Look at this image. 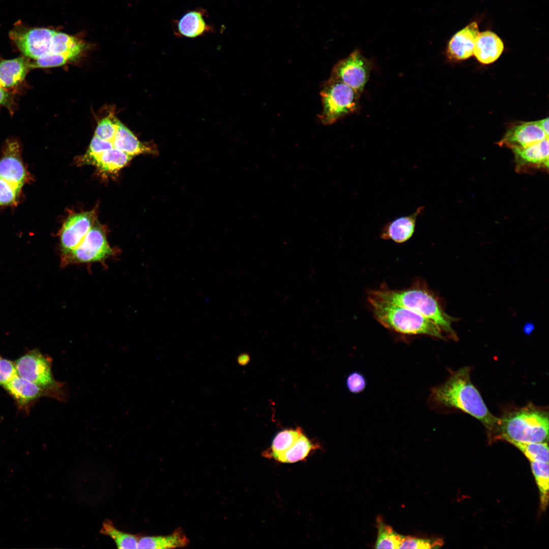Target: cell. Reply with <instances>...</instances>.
Listing matches in <instances>:
<instances>
[{
	"instance_id": "40",
	"label": "cell",
	"mask_w": 549,
	"mask_h": 549,
	"mask_svg": "<svg viewBox=\"0 0 549 549\" xmlns=\"http://www.w3.org/2000/svg\"><path fill=\"white\" fill-rule=\"evenodd\" d=\"M533 324L530 323L526 324L525 328V331H530L531 330H532L533 328Z\"/></svg>"
},
{
	"instance_id": "24",
	"label": "cell",
	"mask_w": 549,
	"mask_h": 549,
	"mask_svg": "<svg viewBox=\"0 0 549 549\" xmlns=\"http://www.w3.org/2000/svg\"><path fill=\"white\" fill-rule=\"evenodd\" d=\"M314 445L302 433L287 450L273 459L283 463H293L304 460L314 449Z\"/></svg>"
},
{
	"instance_id": "14",
	"label": "cell",
	"mask_w": 549,
	"mask_h": 549,
	"mask_svg": "<svg viewBox=\"0 0 549 549\" xmlns=\"http://www.w3.org/2000/svg\"><path fill=\"white\" fill-rule=\"evenodd\" d=\"M517 171L548 167V138L524 148H513Z\"/></svg>"
},
{
	"instance_id": "37",
	"label": "cell",
	"mask_w": 549,
	"mask_h": 549,
	"mask_svg": "<svg viewBox=\"0 0 549 549\" xmlns=\"http://www.w3.org/2000/svg\"><path fill=\"white\" fill-rule=\"evenodd\" d=\"M9 100L10 97L8 92L0 86V105L7 104Z\"/></svg>"
},
{
	"instance_id": "9",
	"label": "cell",
	"mask_w": 549,
	"mask_h": 549,
	"mask_svg": "<svg viewBox=\"0 0 549 549\" xmlns=\"http://www.w3.org/2000/svg\"><path fill=\"white\" fill-rule=\"evenodd\" d=\"M55 32L46 28L20 26L12 29L9 37L25 57L36 59L48 51Z\"/></svg>"
},
{
	"instance_id": "12",
	"label": "cell",
	"mask_w": 549,
	"mask_h": 549,
	"mask_svg": "<svg viewBox=\"0 0 549 549\" xmlns=\"http://www.w3.org/2000/svg\"><path fill=\"white\" fill-rule=\"evenodd\" d=\"M3 388L14 400L17 407L28 412L30 408L43 396L55 398L49 390L30 382L18 375L15 376Z\"/></svg>"
},
{
	"instance_id": "26",
	"label": "cell",
	"mask_w": 549,
	"mask_h": 549,
	"mask_svg": "<svg viewBox=\"0 0 549 549\" xmlns=\"http://www.w3.org/2000/svg\"><path fill=\"white\" fill-rule=\"evenodd\" d=\"M378 535L375 544L376 548H399L402 535L397 533L392 528L386 524L380 516L376 520Z\"/></svg>"
},
{
	"instance_id": "21",
	"label": "cell",
	"mask_w": 549,
	"mask_h": 549,
	"mask_svg": "<svg viewBox=\"0 0 549 549\" xmlns=\"http://www.w3.org/2000/svg\"><path fill=\"white\" fill-rule=\"evenodd\" d=\"M189 542L183 530L178 528L166 536L139 537L137 548H173L186 546Z\"/></svg>"
},
{
	"instance_id": "36",
	"label": "cell",
	"mask_w": 549,
	"mask_h": 549,
	"mask_svg": "<svg viewBox=\"0 0 549 549\" xmlns=\"http://www.w3.org/2000/svg\"><path fill=\"white\" fill-rule=\"evenodd\" d=\"M346 385L348 390L353 393L362 392L365 388L367 381L364 376L357 372L351 373L346 379Z\"/></svg>"
},
{
	"instance_id": "18",
	"label": "cell",
	"mask_w": 549,
	"mask_h": 549,
	"mask_svg": "<svg viewBox=\"0 0 549 549\" xmlns=\"http://www.w3.org/2000/svg\"><path fill=\"white\" fill-rule=\"evenodd\" d=\"M504 50V44L495 33L486 30L479 33L476 38L473 54L483 64L496 61Z\"/></svg>"
},
{
	"instance_id": "2",
	"label": "cell",
	"mask_w": 549,
	"mask_h": 549,
	"mask_svg": "<svg viewBox=\"0 0 549 549\" xmlns=\"http://www.w3.org/2000/svg\"><path fill=\"white\" fill-rule=\"evenodd\" d=\"M370 295L412 310L434 322L449 338L458 339L451 326L457 318L446 314L435 295L423 285L403 290L382 288L371 291Z\"/></svg>"
},
{
	"instance_id": "3",
	"label": "cell",
	"mask_w": 549,
	"mask_h": 549,
	"mask_svg": "<svg viewBox=\"0 0 549 549\" xmlns=\"http://www.w3.org/2000/svg\"><path fill=\"white\" fill-rule=\"evenodd\" d=\"M368 301L377 320L391 330L404 334H424L444 338L442 331L434 322L412 310L370 295Z\"/></svg>"
},
{
	"instance_id": "20",
	"label": "cell",
	"mask_w": 549,
	"mask_h": 549,
	"mask_svg": "<svg viewBox=\"0 0 549 549\" xmlns=\"http://www.w3.org/2000/svg\"><path fill=\"white\" fill-rule=\"evenodd\" d=\"M31 63L26 57L0 59V86L9 88L16 86L25 78Z\"/></svg>"
},
{
	"instance_id": "22",
	"label": "cell",
	"mask_w": 549,
	"mask_h": 549,
	"mask_svg": "<svg viewBox=\"0 0 549 549\" xmlns=\"http://www.w3.org/2000/svg\"><path fill=\"white\" fill-rule=\"evenodd\" d=\"M84 45L77 38L68 34L55 32L48 52L62 54L70 61L76 59L82 52Z\"/></svg>"
},
{
	"instance_id": "17",
	"label": "cell",
	"mask_w": 549,
	"mask_h": 549,
	"mask_svg": "<svg viewBox=\"0 0 549 549\" xmlns=\"http://www.w3.org/2000/svg\"><path fill=\"white\" fill-rule=\"evenodd\" d=\"M112 142L114 148L133 157L141 154L156 155L158 154L155 144L140 141L135 135L119 120L116 133Z\"/></svg>"
},
{
	"instance_id": "10",
	"label": "cell",
	"mask_w": 549,
	"mask_h": 549,
	"mask_svg": "<svg viewBox=\"0 0 549 549\" xmlns=\"http://www.w3.org/2000/svg\"><path fill=\"white\" fill-rule=\"evenodd\" d=\"M94 210L75 214L64 223L60 235L62 259L70 254L82 241L94 223Z\"/></svg>"
},
{
	"instance_id": "25",
	"label": "cell",
	"mask_w": 549,
	"mask_h": 549,
	"mask_svg": "<svg viewBox=\"0 0 549 549\" xmlns=\"http://www.w3.org/2000/svg\"><path fill=\"white\" fill-rule=\"evenodd\" d=\"M530 462L539 491L541 508L544 510L548 502V463L534 461Z\"/></svg>"
},
{
	"instance_id": "32",
	"label": "cell",
	"mask_w": 549,
	"mask_h": 549,
	"mask_svg": "<svg viewBox=\"0 0 549 549\" xmlns=\"http://www.w3.org/2000/svg\"><path fill=\"white\" fill-rule=\"evenodd\" d=\"M118 120L110 115L101 119L97 125L95 135L103 140L112 142L116 133Z\"/></svg>"
},
{
	"instance_id": "34",
	"label": "cell",
	"mask_w": 549,
	"mask_h": 549,
	"mask_svg": "<svg viewBox=\"0 0 549 549\" xmlns=\"http://www.w3.org/2000/svg\"><path fill=\"white\" fill-rule=\"evenodd\" d=\"M31 63V68H48L62 66L70 61L65 56L49 52L43 54Z\"/></svg>"
},
{
	"instance_id": "16",
	"label": "cell",
	"mask_w": 549,
	"mask_h": 549,
	"mask_svg": "<svg viewBox=\"0 0 549 549\" xmlns=\"http://www.w3.org/2000/svg\"><path fill=\"white\" fill-rule=\"evenodd\" d=\"M423 209V206L419 207L411 215L400 217L387 222L381 229L380 237L399 243L407 241L413 235L417 217Z\"/></svg>"
},
{
	"instance_id": "13",
	"label": "cell",
	"mask_w": 549,
	"mask_h": 549,
	"mask_svg": "<svg viewBox=\"0 0 549 549\" xmlns=\"http://www.w3.org/2000/svg\"><path fill=\"white\" fill-rule=\"evenodd\" d=\"M548 138L537 121L523 123L511 128L500 141L501 146L524 148Z\"/></svg>"
},
{
	"instance_id": "30",
	"label": "cell",
	"mask_w": 549,
	"mask_h": 549,
	"mask_svg": "<svg viewBox=\"0 0 549 549\" xmlns=\"http://www.w3.org/2000/svg\"><path fill=\"white\" fill-rule=\"evenodd\" d=\"M114 147L112 142L96 136L93 138L86 153L80 159L81 165H94L98 157L105 150Z\"/></svg>"
},
{
	"instance_id": "4",
	"label": "cell",
	"mask_w": 549,
	"mask_h": 549,
	"mask_svg": "<svg viewBox=\"0 0 549 549\" xmlns=\"http://www.w3.org/2000/svg\"><path fill=\"white\" fill-rule=\"evenodd\" d=\"M548 415L534 405L508 412L499 418L501 438L524 443L544 442L548 439Z\"/></svg>"
},
{
	"instance_id": "7",
	"label": "cell",
	"mask_w": 549,
	"mask_h": 549,
	"mask_svg": "<svg viewBox=\"0 0 549 549\" xmlns=\"http://www.w3.org/2000/svg\"><path fill=\"white\" fill-rule=\"evenodd\" d=\"M113 253L104 230L95 223L80 244L70 254L62 259V264L101 261Z\"/></svg>"
},
{
	"instance_id": "31",
	"label": "cell",
	"mask_w": 549,
	"mask_h": 549,
	"mask_svg": "<svg viewBox=\"0 0 549 549\" xmlns=\"http://www.w3.org/2000/svg\"><path fill=\"white\" fill-rule=\"evenodd\" d=\"M442 544V540L440 539H433L402 535L399 548H432L438 547Z\"/></svg>"
},
{
	"instance_id": "27",
	"label": "cell",
	"mask_w": 549,
	"mask_h": 549,
	"mask_svg": "<svg viewBox=\"0 0 549 549\" xmlns=\"http://www.w3.org/2000/svg\"><path fill=\"white\" fill-rule=\"evenodd\" d=\"M301 434V430L298 428L279 432L273 440L270 450L264 452V456L274 459L289 449Z\"/></svg>"
},
{
	"instance_id": "1",
	"label": "cell",
	"mask_w": 549,
	"mask_h": 549,
	"mask_svg": "<svg viewBox=\"0 0 549 549\" xmlns=\"http://www.w3.org/2000/svg\"><path fill=\"white\" fill-rule=\"evenodd\" d=\"M470 368L451 372L447 380L432 389L428 399L433 408L459 409L479 420L488 430H498L499 418L487 409L477 389L472 383Z\"/></svg>"
},
{
	"instance_id": "29",
	"label": "cell",
	"mask_w": 549,
	"mask_h": 549,
	"mask_svg": "<svg viewBox=\"0 0 549 549\" xmlns=\"http://www.w3.org/2000/svg\"><path fill=\"white\" fill-rule=\"evenodd\" d=\"M505 440L518 448L529 461L548 463V447L546 442L524 443L510 439Z\"/></svg>"
},
{
	"instance_id": "41",
	"label": "cell",
	"mask_w": 549,
	"mask_h": 549,
	"mask_svg": "<svg viewBox=\"0 0 549 549\" xmlns=\"http://www.w3.org/2000/svg\"><path fill=\"white\" fill-rule=\"evenodd\" d=\"M1 358V356H0V358Z\"/></svg>"
},
{
	"instance_id": "38",
	"label": "cell",
	"mask_w": 549,
	"mask_h": 549,
	"mask_svg": "<svg viewBox=\"0 0 549 549\" xmlns=\"http://www.w3.org/2000/svg\"><path fill=\"white\" fill-rule=\"evenodd\" d=\"M537 122L544 131L546 135L548 136V118H546L537 121Z\"/></svg>"
},
{
	"instance_id": "5",
	"label": "cell",
	"mask_w": 549,
	"mask_h": 549,
	"mask_svg": "<svg viewBox=\"0 0 549 549\" xmlns=\"http://www.w3.org/2000/svg\"><path fill=\"white\" fill-rule=\"evenodd\" d=\"M323 110L320 116L325 125H330L353 113L358 106L360 95L351 87L338 80L330 79L320 93Z\"/></svg>"
},
{
	"instance_id": "6",
	"label": "cell",
	"mask_w": 549,
	"mask_h": 549,
	"mask_svg": "<svg viewBox=\"0 0 549 549\" xmlns=\"http://www.w3.org/2000/svg\"><path fill=\"white\" fill-rule=\"evenodd\" d=\"M18 375L51 391L55 398H61L60 384L53 378L52 360L39 350H32L15 362Z\"/></svg>"
},
{
	"instance_id": "15",
	"label": "cell",
	"mask_w": 549,
	"mask_h": 549,
	"mask_svg": "<svg viewBox=\"0 0 549 549\" xmlns=\"http://www.w3.org/2000/svg\"><path fill=\"white\" fill-rule=\"evenodd\" d=\"M479 34L478 24L475 21L458 32L448 43L447 53L449 57L463 60L473 55L475 43Z\"/></svg>"
},
{
	"instance_id": "33",
	"label": "cell",
	"mask_w": 549,
	"mask_h": 549,
	"mask_svg": "<svg viewBox=\"0 0 549 549\" xmlns=\"http://www.w3.org/2000/svg\"><path fill=\"white\" fill-rule=\"evenodd\" d=\"M21 187L0 178V206L16 204Z\"/></svg>"
},
{
	"instance_id": "28",
	"label": "cell",
	"mask_w": 549,
	"mask_h": 549,
	"mask_svg": "<svg viewBox=\"0 0 549 549\" xmlns=\"http://www.w3.org/2000/svg\"><path fill=\"white\" fill-rule=\"evenodd\" d=\"M100 532L110 536L118 548H137L139 537L118 530L111 521L106 520L104 522Z\"/></svg>"
},
{
	"instance_id": "39",
	"label": "cell",
	"mask_w": 549,
	"mask_h": 549,
	"mask_svg": "<svg viewBox=\"0 0 549 549\" xmlns=\"http://www.w3.org/2000/svg\"><path fill=\"white\" fill-rule=\"evenodd\" d=\"M249 357L247 354H242L239 356L238 361L240 364L245 365L249 361Z\"/></svg>"
},
{
	"instance_id": "35",
	"label": "cell",
	"mask_w": 549,
	"mask_h": 549,
	"mask_svg": "<svg viewBox=\"0 0 549 549\" xmlns=\"http://www.w3.org/2000/svg\"><path fill=\"white\" fill-rule=\"evenodd\" d=\"M18 375L15 362L10 360L0 358V385L4 387Z\"/></svg>"
},
{
	"instance_id": "8",
	"label": "cell",
	"mask_w": 549,
	"mask_h": 549,
	"mask_svg": "<svg viewBox=\"0 0 549 549\" xmlns=\"http://www.w3.org/2000/svg\"><path fill=\"white\" fill-rule=\"evenodd\" d=\"M372 65L358 50H355L333 67L330 79L342 82L359 95L369 79Z\"/></svg>"
},
{
	"instance_id": "23",
	"label": "cell",
	"mask_w": 549,
	"mask_h": 549,
	"mask_svg": "<svg viewBox=\"0 0 549 549\" xmlns=\"http://www.w3.org/2000/svg\"><path fill=\"white\" fill-rule=\"evenodd\" d=\"M132 158V156L113 147L104 151L94 165L101 172L114 173L126 166Z\"/></svg>"
},
{
	"instance_id": "19",
	"label": "cell",
	"mask_w": 549,
	"mask_h": 549,
	"mask_svg": "<svg viewBox=\"0 0 549 549\" xmlns=\"http://www.w3.org/2000/svg\"><path fill=\"white\" fill-rule=\"evenodd\" d=\"M205 12L202 9L186 13L175 22V34L193 38L211 32L212 28L205 20Z\"/></svg>"
},
{
	"instance_id": "11",
	"label": "cell",
	"mask_w": 549,
	"mask_h": 549,
	"mask_svg": "<svg viewBox=\"0 0 549 549\" xmlns=\"http://www.w3.org/2000/svg\"><path fill=\"white\" fill-rule=\"evenodd\" d=\"M0 178L21 188L29 179L21 158L20 146L15 140H8L5 145L0 159Z\"/></svg>"
}]
</instances>
